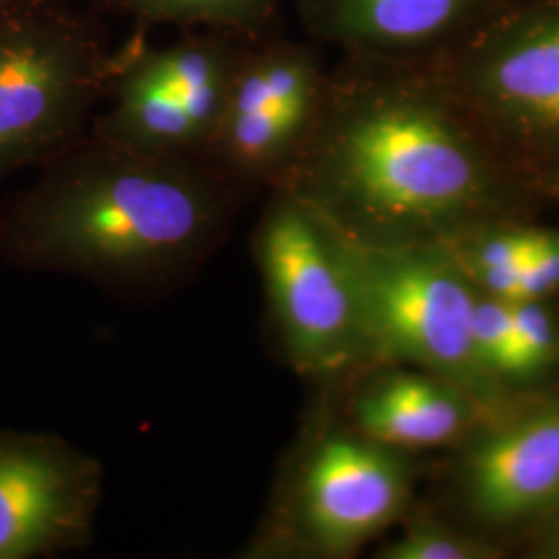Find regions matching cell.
Instances as JSON below:
<instances>
[{"label": "cell", "instance_id": "obj_1", "mask_svg": "<svg viewBox=\"0 0 559 559\" xmlns=\"http://www.w3.org/2000/svg\"><path fill=\"white\" fill-rule=\"evenodd\" d=\"M0 222V251L127 299L170 293L221 249L242 189L201 156L73 143Z\"/></svg>", "mask_w": 559, "mask_h": 559}, {"label": "cell", "instance_id": "obj_2", "mask_svg": "<svg viewBox=\"0 0 559 559\" xmlns=\"http://www.w3.org/2000/svg\"><path fill=\"white\" fill-rule=\"evenodd\" d=\"M274 187L350 239L396 242L404 230L473 200L480 168L415 92L359 81L336 94L328 112L318 108L297 158Z\"/></svg>", "mask_w": 559, "mask_h": 559}, {"label": "cell", "instance_id": "obj_3", "mask_svg": "<svg viewBox=\"0 0 559 559\" xmlns=\"http://www.w3.org/2000/svg\"><path fill=\"white\" fill-rule=\"evenodd\" d=\"M330 228L353 288L362 362L415 365L485 392L471 336L477 300L456 265L415 240L369 242Z\"/></svg>", "mask_w": 559, "mask_h": 559}, {"label": "cell", "instance_id": "obj_4", "mask_svg": "<svg viewBox=\"0 0 559 559\" xmlns=\"http://www.w3.org/2000/svg\"><path fill=\"white\" fill-rule=\"evenodd\" d=\"M117 59L80 20L40 4L0 9V179L81 140Z\"/></svg>", "mask_w": 559, "mask_h": 559}, {"label": "cell", "instance_id": "obj_5", "mask_svg": "<svg viewBox=\"0 0 559 559\" xmlns=\"http://www.w3.org/2000/svg\"><path fill=\"white\" fill-rule=\"evenodd\" d=\"M253 258L280 348L299 373L332 378L362 362L348 274L313 207L274 187L253 233Z\"/></svg>", "mask_w": 559, "mask_h": 559}, {"label": "cell", "instance_id": "obj_6", "mask_svg": "<svg viewBox=\"0 0 559 559\" xmlns=\"http://www.w3.org/2000/svg\"><path fill=\"white\" fill-rule=\"evenodd\" d=\"M295 468L245 558L355 554L399 519L408 496V473L394 448L355 427L323 431Z\"/></svg>", "mask_w": 559, "mask_h": 559}, {"label": "cell", "instance_id": "obj_7", "mask_svg": "<svg viewBox=\"0 0 559 559\" xmlns=\"http://www.w3.org/2000/svg\"><path fill=\"white\" fill-rule=\"evenodd\" d=\"M100 500L94 456L50 433L0 431V559L85 547Z\"/></svg>", "mask_w": 559, "mask_h": 559}, {"label": "cell", "instance_id": "obj_8", "mask_svg": "<svg viewBox=\"0 0 559 559\" xmlns=\"http://www.w3.org/2000/svg\"><path fill=\"white\" fill-rule=\"evenodd\" d=\"M320 102L290 98L267 80L258 52H245L201 158L240 189L276 185L297 158Z\"/></svg>", "mask_w": 559, "mask_h": 559}, {"label": "cell", "instance_id": "obj_9", "mask_svg": "<svg viewBox=\"0 0 559 559\" xmlns=\"http://www.w3.org/2000/svg\"><path fill=\"white\" fill-rule=\"evenodd\" d=\"M468 493L491 522L533 516L559 500V406L512 420L468 460Z\"/></svg>", "mask_w": 559, "mask_h": 559}, {"label": "cell", "instance_id": "obj_10", "mask_svg": "<svg viewBox=\"0 0 559 559\" xmlns=\"http://www.w3.org/2000/svg\"><path fill=\"white\" fill-rule=\"evenodd\" d=\"M112 106L94 133L152 154L201 156L195 124L158 62L156 50L140 48L117 59L110 81Z\"/></svg>", "mask_w": 559, "mask_h": 559}, {"label": "cell", "instance_id": "obj_11", "mask_svg": "<svg viewBox=\"0 0 559 559\" xmlns=\"http://www.w3.org/2000/svg\"><path fill=\"white\" fill-rule=\"evenodd\" d=\"M487 0H302L305 20L325 40L385 52L436 40Z\"/></svg>", "mask_w": 559, "mask_h": 559}, {"label": "cell", "instance_id": "obj_12", "mask_svg": "<svg viewBox=\"0 0 559 559\" xmlns=\"http://www.w3.org/2000/svg\"><path fill=\"white\" fill-rule=\"evenodd\" d=\"M353 427L388 448L436 445L464 425L459 392L420 373H388L367 381L353 399Z\"/></svg>", "mask_w": 559, "mask_h": 559}, {"label": "cell", "instance_id": "obj_13", "mask_svg": "<svg viewBox=\"0 0 559 559\" xmlns=\"http://www.w3.org/2000/svg\"><path fill=\"white\" fill-rule=\"evenodd\" d=\"M480 83L506 112L559 131V13L501 40L483 64Z\"/></svg>", "mask_w": 559, "mask_h": 559}, {"label": "cell", "instance_id": "obj_14", "mask_svg": "<svg viewBox=\"0 0 559 559\" xmlns=\"http://www.w3.org/2000/svg\"><path fill=\"white\" fill-rule=\"evenodd\" d=\"M242 55L221 38H195L156 50L166 78L200 133L203 150L221 124Z\"/></svg>", "mask_w": 559, "mask_h": 559}, {"label": "cell", "instance_id": "obj_15", "mask_svg": "<svg viewBox=\"0 0 559 559\" xmlns=\"http://www.w3.org/2000/svg\"><path fill=\"white\" fill-rule=\"evenodd\" d=\"M278 0H124L143 21L210 25L224 32H258L272 20Z\"/></svg>", "mask_w": 559, "mask_h": 559}, {"label": "cell", "instance_id": "obj_16", "mask_svg": "<svg viewBox=\"0 0 559 559\" xmlns=\"http://www.w3.org/2000/svg\"><path fill=\"white\" fill-rule=\"evenodd\" d=\"M471 336L475 355L487 371L519 373L512 300L500 297L477 300L473 311Z\"/></svg>", "mask_w": 559, "mask_h": 559}, {"label": "cell", "instance_id": "obj_17", "mask_svg": "<svg viewBox=\"0 0 559 559\" xmlns=\"http://www.w3.org/2000/svg\"><path fill=\"white\" fill-rule=\"evenodd\" d=\"M543 239L545 235L540 233H508L485 240L475 253V270L483 284L496 297L514 300L520 274Z\"/></svg>", "mask_w": 559, "mask_h": 559}, {"label": "cell", "instance_id": "obj_18", "mask_svg": "<svg viewBox=\"0 0 559 559\" xmlns=\"http://www.w3.org/2000/svg\"><path fill=\"white\" fill-rule=\"evenodd\" d=\"M487 556V549L477 543L448 535L427 524L411 526L399 539L390 540L380 549L383 559H479Z\"/></svg>", "mask_w": 559, "mask_h": 559}, {"label": "cell", "instance_id": "obj_19", "mask_svg": "<svg viewBox=\"0 0 559 559\" xmlns=\"http://www.w3.org/2000/svg\"><path fill=\"white\" fill-rule=\"evenodd\" d=\"M514 305V338L516 369L531 373L540 369L554 355V328L537 300H516Z\"/></svg>", "mask_w": 559, "mask_h": 559}, {"label": "cell", "instance_id": "obj_20", "mask_svg": "<svg viewBox=\"0 0 559 559\" xmlns=\"http://www.w3.org/2000/svg\"><path fill=\"white\" fill-rule=\"evenodd\" d=\"M559 286V237H549L540 242L535 255L526 261L519 286L514 293V300H537L556 290Z\"/></svg>", "mask_w": 559, "mask_h": 559}, {"label": "cell", "instance_id": "obj_21", "mask_svg": "<svg viewBox=\"0 0 559 559\" xmlns=\"http://www.w3.org/2000/svg\"><path fill=\"white\" fill-rule=\"evenodd\" d=\"M11 2H13V0H0V9L7 7V4H11Z\"/></svg>", "mask_w": 559, "mask_h": 559}, {"label": "cell", "instance_id": "obj_22", "mask_svg": "<svg viewBox=\"0 0 559 559\" xmlns=\"http://www.w3.org/2000/svg\"><path fill=\"white\" fill-rule=\"evenodd\" d=\"M556 193H558V195H559V182H558V185H556Z\"/></svg>", "mask_w": 559, "mask_h": 559}]
</instances>
